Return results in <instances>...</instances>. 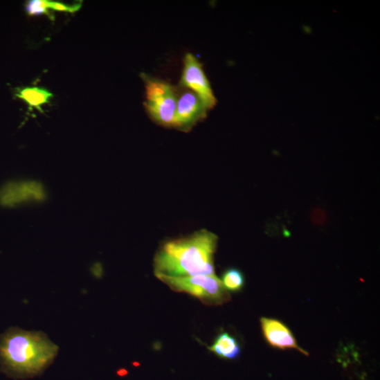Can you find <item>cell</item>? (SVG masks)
<instances>
[{"mask_svg": "<svg viewBox=\"0 0 380 380\" xmlns=\"http://www.w3.org/2000/svg\"><path fill=\"white\" fill-rule=\"evenodd\" d=\"M172 290L185 292L199 299L203 304L219 306L230 300V295L216 275L188 277L156 276Z\"/></svg>", "mask_w": 380, "mask_h": 380, "instance_id": "4", "label": "cell"}, {"mask_svg": "<svg viewBox=\"0 0 380 380\" xmlns=\"http://www.w3.org/2000/svg\"><path fill=\"white\" fill-rule=\"evenodd\" d=\"M177 89L175 129L187 133L206 118L208 111L195 93L186 89Z\"/></svg>", "mask_w": 380, "mask_h": 380, "instance_id": "7", "label": "cell"}, {"mask_svg": "<svg viewBox=\"0 0 380 380\" xmlns=\"http://www.w3.org/2000/svg\"><path fill=\"white\" fill-rule=\"evenodd\" d=\"M15 96L24 101L30 109L35 108L42 113V106L49 103L53 98V94L42 88L25 87L17 89Z\"/></svg>", "mask_w": 380, "mask_h": 380, "instance_id": "10", "label": "cell"}, {"mask_svg": "<svg viewBox=\"0 0 380 380\" xmlns=\"http://www.w3.org/2000/svg\"><path fill=\"white\" fill-rule=\"evenodd\" d=\"M127 373H128V372H127V371L125 370H120L118 371V374L120 376H123V375L126 374Z\"/></svg>", "mask_w": 380, "mask_h": 380, "instance_id": "14", "label": "cell"}, {"mask_svg": "<svg viewBox=\"0 0 380 380\" xmlns=\"http://www.w3.org/2000/svg\"><path fill=\"white\" fill-rule=\"evenodd\" d=\"M25 8L29 16L47 15L51 19H55L48 8V0H30L27 3Z\"/></svg>", "mask_w": 380, "mask_h": 380, "instance_id": "12", "label": "cell"}, {"mask_svg": "<svg viewBox=\"0 0 380 380\" xmlns=\"http://www.w3.org/2000/svg\"><path fill=\"white\" fill-rule=\"evenodd\" d=\"M46 199L44 186L36 181H13L0 188V205L4 207L40 203Z\"/></svg>", "mask_w": 380, "mask_h": 380, "instance_id": "6", "label": "cell"}, {"mask_svg": "<svg viewBox=\"0 0 380 380\" xmlns=\"http://www.w3.org/2000/svg\"><path fill=\"white\" fill-rule=\"evenodd\" d=\"M208 349L219 357L226 360L237 359L241 354V347L234 336L228 332L221 333L214 344Z\"/></svg>", "mask_w": 380, "mask_h": 380, "instance_id": "9", "label": "cell"}, {"mask_svg": "<svg viewBox=\"0 0 380 380\" xmlns=\"http://www.w3.org/2000/svg\"><path fill=\"white\" fill-rule=\"evenodd\" d=\"M59 347L42 332L12 327L0 336V364L8 374L33 377L51 365Z\"/></svg>", "mask_w": 380, "mask_h": 380, "instance_id": "2", "label": "cell"}, {"mask_svg": "<svg viewBox=\"0 0 380 380\" xmlns=\"http://www.w3.org/2000/svg\"><path fill=\"white\" fill-rule=\"evenodd\" d=\"M179 88L195 93L208 111L214 109L217 100L199 60L192 54L187 53L183 58V68Z\"/></svg>", "mask_w": 380, "mask_h": 380, "instance_id": "5", "label": "cell"}, {"mask_svg": "<svg viewBox=\"0 0 380 380\" xmlns=\"http://www.w3.org/2000/svg\"><path fill=\"white\" fill-rule=\"evenodd\" d=\"M218 237L206 230L165 242L156 253V276L215 275V253Z\"/></svg>", "mask_w": 380, "mask_h": 380, "instance_id": "1", "label": "cell"}, {"mask_svg": "<svg viewBox=\"0 0 380 380\" xmlns=\"http://www.w3.org/2000/svg\"><path fill=\"white\" fill-rule=\"evenodd\" d=\"M221 280L228 291H239L244 285V275L237 269H229L226 271Z\"/></svg>", "mask_w": 380, "mask_h": 380, "instance_id": "11", "label": "cell"}, {"mask_svg": "<svg viewBox=\"0 0 380 380\" xmlns=\"http://www.w3.org/2000/svg\"><path fill=\"white\" fill-rule=\"evenodd\" d=\"M141 77L145 84L144 106L151 118L165 128L175 129L178 89L161 78L143 73Z\"/></svg>", "mask_w": 380, "mask_h": 380, "instance_id": "3", "label": "cell"}, {"mask_svg": "<svg viewBox=\"0 0 380 380\" xmlns=\"http://www.w3.org/2000/svg\"><path fill=\"white\" fill-rule=\"evenodd\" d=\"M82 7L81 3L73 5H68L60 2L50 1L48 0V8L50 10L56 12H63L69 13H75Z\"/></svg>", "mask_w": 380, "mask_h": 380, "instance_id": "13", "label": "cell"}, {"mask_svg": "<svg viewBox=\"0 0 380 380\" xmlns=\"http://www.w3.org/2000/svg\"><path fill=\"white\" fill-rule=\"evenodd\" d=\"M261 325L265 339L272 347L281 350H296L309 356V353L298 345L291 330L280 320L262 318Z\"/></svg>", "mask_w": 380, "mask_h": 380, "instance_id": "8", "label": "cell"}]
</instances>
